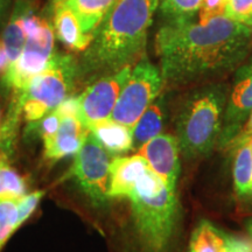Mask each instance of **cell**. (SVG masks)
<instances>
[{"instance_id":"cell-1","label":"cell","mask_w":252,"mask_h":252,"mask_svg":"<svg viewBox=\"0 0 252 252\" xmlns=\"http://www.w3.org/2000/svg\"><path fill=\"white\" fill-rule=\"evenodd\" d=\"M156 53L166 89L220 81L252 53V27L225 15L207 23L162 21L156 34Z\"/></svg>"},{"instance_id":"cell-2","label":"cell","mask_w":252,"mask_h":252,"mask_svg":"<svg viewBox=\"0 0 252 252\" xmlns=\"http://www.w3.org/2000/svg\"><path fill=\"white\" fill-rule=\"evenodd\" d=\"M159 4L160 0H118L94 32L78 64V78L96 81L144 59Z\"/></svg>"},{"instance_id":"cell-3","label":"cell","mask_w":252,"mask_h":252,"mask_svg":"<svg viewBox=\"0 0 252 252\" xmlns=\"http://www.w3.org/2000/svg\"><path fill=\"white\" fill-rule=\"evenodd\" d=\"M229 93V84L220 80L198 84L186 94L175 121V137L185 159L208 157L215 149Z\"/></svg>"},{"instance_id":"cell-4","label":"cell","mask_w":252,"mask_h":252,"mask_svg":"<svg viewBox=\"0 0 252 252\" xmlns=\"http://www.w3.org/2000/svg\"><path fill=\"white\" fill-rule=\"evenodd\" d=\"M77 78L76 60L70 55L54 54L48 67L32 78L21 94L11 97L9 103L18 104L25 121L36 122L69 96Z\"/></svg>"},{"instance_id":"cell-5","label":"cell","mask_w":252,"mask_h":252,"mask_svg":"<svg viewBox=\"0 0 252 252\" xmlns=\"http://www.w3.org/2000/svg\"><path fill=\"white\" fill-rule=\"evenodd\" d=\"M128 200L144 252H166L178 222L179 202L174 190L163 186L153 193L133 191Z\"/></svg>"},{"instance_id":"cell-6","label":"cell","mask_w":252,"mask_h":252,"mask_svg":"<svg viewBox=\"0 0 252 252\" xmlns=\"http://www.w3.org/2000/svg\"><path fill=\"white\" fill-rule=\"evenodd\" d=\"M163 89L159 67L154 65L145 56L132 67L130 76L122 88L110 119L132 128Z\"/></svg>"},{"instance_id":"cell-7","label":"cell","mask_w":252,"mask_h":252,"mask_svg":"<svg viewBox=\"0 0 252 252\" xmlns=\"http://www.w3.org/2000/svg\"><path fill=\"white\" fill-rule=\"evenodd\" d=\"M54 40V30L45 19L36 33L26 37L21 55L1 76L2 84L11 93V97L21 94L32 78L48 67L55 54Z\"/></svg>"},{"instance_id":"cell-8","label":"cell","mask_w":252,"mask_h":252,"mask_svg":"<svg viewBox=\"0 0 252 252\" xmlns=\"http://www.w3.org/2000/svg\"><path fill=\"white\" fill-rule=\"evenodd\" d=\"M110 154L93 132H88L81 149L76 153L72 174L84 194L97 208L108 203Z\"/></svg>"},{"instance_id":"cell-9","label":"cell","mask_w":252,"mask_h":252,"mask_svg":"<svg viewBox=\"0 0 252 252\" xmlns=\"http://www.w3.org/2000/svg\"><path fill=\"white\" fill-rule=\"evenodd\" d=\"M131 69V67L124 68L94 81L78 96V121L88 130L97 123L111 117L122 88L130 76Z\"/></svg>"},{"instance_id":"cell-10","label":"cell","mask_w":252,"mask_h":252,"mask_svg":"<svg viewBox=\"0 0 252 252\" xmlns=\"http://www.w3.org/2000/svg\"><path fill=\"white\" fill-rule=\"evenodd\" d=\"M217 146L225 150L252 112V53L234 71Z\"/></svg>"},{"instance_id":"cell-11","label":"cell","mask_w":252,"mask_h":252,"mask_svg":"<svg viewBox=\"0 0 252 252\" xmlns=\"http://www.w3.org/2000/svg\"><path fill=\"white\" fill-rule=\"evenodd\" d=\"M149 168L160 178L167 188L176 189L181 172L180 147L175 135L159 134L137 150Z\"/></svg>"},{"instance_id":"cell-12","label":"cell","mask_w":252,"mask_h":252,"mask_svg":"<svg viewBox=\"0 0 252 252\" xmlns=\"http://www.w3.org/2000/svg\"><path fill=\"white\" fill-rule=\"evenodd\" d=\"M149 169L146 161L139 154L113 158L110 162L109 198H130L137 182Z\"/></svg>"},{"instance_id":"cell-13","label":"cell","mask_w":252,"mask_h":252,"mask_svg":"<svg viewBox=\"0 0 252 252\" xmlns=\"http://www.w3.org/2000/svg\"><path fill=\"white\" fill-rule=\"evenodd\" d=\"M88 132L77 117H63L54 137L43 140V156L49 161L74 156L81 149Z\"/></svg>"},{"instance_id":"cell-14","label":"cell","mask_w":252,"mask_h":252,"mask_svg":"<svg viewBox=\"0 0 252 252\" xmlns=\"http://www.w3.org/2000/svg\"><path fill=\"white\" fill-rule=\"evenodd\" d=\"M54 32L65 48L72 52H84L94 37V34L82 31L76 15L65 4L54 9Z\"/></svg>"},{"instance_id":"cell-15","label":"cell","mask_w":252,"mask_h":252,"mask_svg":"<svg viewBox=\"0 0 252 252\" xmlns=\"http://www.w3.org/2000/svg\"><path fill=\"white\" fill-rule=\"evenodd\" d=\"M166 117V99L165 94H160V97L154 100L145 110L140 118L132 127V141L133 150L140 149L144 144L153 139L157 135L161 134L165 125Z\"/></svg>"},{"instance_id":"cell-16","label":"cell","mask_w":252,"mask_h":252,"mask_svg":"<svg viewBox=\"0 0 252 252\" xmlns=\"http://www.w3.org/2000/svg\"><path fill=\"white\" fill-rule=\"evenodd\" d=\"M89 131L96 135L110 156H119L133 150L132 128L121 123L109 118L97 123Z\"/></svg>"},{"instance_id":"cell-17","label":"cell","mask_w":252,"mask_h":252,"mask_svg":"<svg viewBox=\"0 0 252 252\" xmlns=\"http://www.w3.org/2000/svg\"><path fill=\"white\" fill-rule=\"evenodd\" d=\"M118 0H68L65 5L76 15L82 31L94 34Z\"/></svg>"},{"instance_id":"cell-18","label":"cell","mask_w":252,"mask_h":252,"mask_svg":"<svg viewBox=\"0 0 252 252\" xmlns=\"http://www.w3.org/2000/svg\"><path fill=\"white\" fill-rule=\"evenodd\" d=\"M225 244V232L202 220L193 231L188 252H220Z\"/></svg>"},{"instance_id":"cell-19","label":"cell","mask_w":252,"mask_h":252,"mask_svg":"<svg viewBox=\"0 0 252 252\" xmlns=\"http://www.w3.org/2000/svg\"><path fill=\"white\" fill-rule=\"evenodd\" d=\"M234 185L239 197L252 195V151L249 144L234 150Z\"/></svg>"},{"instance_id":"cell-20","label":"cell","mask_w":252,"mask_h":252,"mask_svg":"<svg viewBox=\"0 0 252 252\" xmlns=\"http://www.w3.org/2000/svg\"><path fill=\"white\" fill-rule=\"evenodd\" d=\"M7 160L0 161V198L21 200L27 191L26 179L9 166Z\"/></svg>"},{"instance_id":"cell-21","label":"cell","mask_w":252,"mask_h":252,"mask_svg":"<svg viewBox=\"0 0 252 252\" xmlns=\"http://www.w3.org/2000/svg\"><path fill=\"white\" fill-rule=\"evenodd\" d=\"M202 0H160L159 11L162 21L191 20L197 15Z\"/></svg>"},{"instance_id":"cell-22","label":"cell","mask_w":252,"mask_h":252,"mask_svg":"<svg viewBox=\"0 0 252 252\" xmlns=\"http://www.w3.org/2000/svg\"><path fill=\"white\" fill-rule=\"evenodd\" d=\"M20 200L0 198V251L9 237L20 228L18 223V203Z\"/></svg>"},{"instance_id":"cell-23","label":"cell","mask_w":252,"mask_h":252,"mask_svg":"<svg viewBox=\"0 0 252 252\" xmlns=\"http://www.w3.org/2000/svg\"><path fill=\"white\" fill-rule=\"evenodd\" d=\"M2 42H4L6 52H7L9 67L14 64L19 59V56L23 53L25 42H26V36L23 28L19 23V15H15L11 19L7 26H6L4 34H2ZM8 67V68H9Z\"/></svg>"},{"instance_id":"cell-24","label":"cell","mask_w":252,"mask_h":252,"mask_svg":"<svg viewBox=\"0 0 252 252\" xmlns=\"http://www.w3.org/2000/svg\"><path fill=\"white\" fill-rule=\"evenodd\" d=\"M61 115H60L56 110H54V111L47 113L45 117L39 119V121L30 123V124H28L27 133L36 132V133L42 138V140L48 139V138L54 137L56 132L59 131L60 125H61Z\"/></svg>"},{"instance_id":"cell-25","label":"cell","mask_w":252,"mask_h":252,"mask_svg":"<svg viewBox=\"0 0 252 252\" xmlns=\"http://www.w3.org/2000/svg\"><path fill=\"white\" fill-rule=\"evenodd\" d=\"M224 15L230 20L252 27V0H229Z\"/></svg>"},{"instance_id":"cell-26","label":"cell","mask_w":252,"mask_h":252,"mask_svg":"<svg viewBox=\"0 0 252 252\" xmlns=\"http://www.w3.org/2000/svg\"><path fill=\"white\" fill-rule=\"evenodd\" d=\"M46 194V190H36L33 193L25 195L18 203V223L19 225H23L30 216L36 209L37 204L40 203L41 198Z\"/></svg>"},{"instance_id":"cell-27","label":"cell","mask_w":252,"mask_h":252,"mask_svg":"<svg viewBox=\"0 0 252 252\" xmlns=\"http://www.w3.org/2000/svg\"><path fill=\"white\" fill-rule=\"evenodd\" d=\"M229 0H202V4L197 12L200 23H207L214 18L224 15Z\"/></svg>"},{"instance_id":"cell-28","label":"cell","mask_w":252,"mask_h":252,"mask_svg":"<svg viewBox=\"0 0 252 252\" xmlns=\"http://www.w3.org/2000/svg\"><path fill=\"white\" fill-rule=\"evenodd\" d=\"M251 138H252V112L250 113V116H249L247 121H245L244 125L242 126V128L239 130L237 135L230 141L228 147H226L225 150L234 151L237 149V147L242 146V145L247 144Z\"/></svg>"},{"instance_id":"cell-29","label":"cell","mask_w":252,"mask_h":252,"mask_svg":"<svg viewBox=\"0 0 252 252\" xmlns=\"http://www.w3.org/2000/svg\"><path fill=\"white\" fill-rule=\"evenodd\" d=\"M42 20L43 19L36 17V15L32 13H25L19 15V23H20V26L23 28L26 37L36 33L41 26V24H42Z\"/></svg>"},{"instance_id":"cell-30","label":"cell","mask_w":252,"mask_h":252,"mask_svg":"<svg viewBox=\"0 0 252 252\" xmlns=\"http://www.w3.org/2000/svg\"><path fill=\"white\" fill-rule=\"evenodd\" d=\"M61 117H77L78 118V96H69L60 103V105L55 109Z\"/></svg>"},{"instance_id":"cell-31","label":"cell","mask_w":252,"mask_h":252,"mask_svg":"<svg viewBox=\"0 0 252 252\" xmlns=\"http://www.w3.org/2000/svg\"><path fill=\"white\" fill-rule=\"evenodd\" d=\"M9 67V60L2 39H0V75H4Z\"/></svg>"},{"instance_id":"cell-32","label":"cell","mask_w":252,"mask_h":252,"mask_svg":"<svg viewBox=\"0 0 252 252\" xmlns=\"http://www.w3.org/2000/svg\"><path fill=\"white\" fill-rule=\"evenodd\" d=\"M68 0H52V7H53V9H55V8H58L59 6H61V5H63V4H65V2H67Z\"/></svg>"},{"instance_id":"cell-33","label":"cell","mask_w":252,"mask_h":252,"mask_svg":"<svg viewBox=\"0 0 252 252\" xmlns=\"http://www.w3.org/2000/svg\"><path fill=\"white\" fill-rule=\"evenodd\" d=\"M245 228H247L248 234H249V236H250V238L252 239V219L247 220V223H245Z\"/></svg>"},{"instance_id":"cell-34","label":"cell","mask_w":252,"mask_h":252,"mask_svg":"<svg viewBox=\"0 0 252 252\" xmlns=\"http://www.w3.org/2000/svg\"><path fill=\"white\" fill-rule=\"evenodd\" d=\"M4 159H8V158L6 157L4 153H2L1 150H0V161H1V160H4Z\"/></svg>"},{"instance_id":"cell-35","label":"cell","mask_w":252,"mask_h":252,"mask_svg":"<svg viewBox=\"0 0 252 252\" xmlns=\"http://www.w3.org/2000/svg\"><path fill=\"white\" fill-rule=\"evenodd\" d=\"M4 117H5V116L2 115L1 108H0V126H1V124H2V121H4Z\"/></svg>"},{"instance_id":"cell-36","label":"cell","mask_w":252,"mask_h":252,"mask_svg":"<svg viewBox=\"0 0 252 252\" xmlns=\"http://www.w3.org/2000/svg\"><path fill=\"white\" fill-rule=\"evenodd\" d=\"M220 252H230V250L228 249V247H226V241H225V244H224V247L222 248V250H220Z\"/></svg>"},{"instance_id":"cell-37","label":"cell","mask_w":252,"mask_h":252,"mask_svg":"<svg viewBox=\"0 0 252 252\" xmlns=\"http://www.w3.org/2000/svg\"><path fill=\"white\" fill-rule=\"evenodd\" d=\"M248 144H249V146H250V149H251V151H252V138H251L250 140L248 141Z\"/></svg>"}]
</instances>
